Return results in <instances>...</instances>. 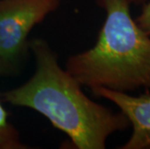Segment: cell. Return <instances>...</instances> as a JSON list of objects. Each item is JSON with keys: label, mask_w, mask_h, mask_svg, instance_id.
<instances>
[{"label": "cell", "mask_w": 150, "mask_h": 149, "mask_svg": "<svg viewBox=\"0 0 150 149\" xmlns=\"http://www.w3.org/2000/svg\"><path fill=\"white\" fill-rule=\"evenodd\" d=\"M98 98L110 101L119 109L132 126V135L120 149H150V90L139 96L105 87L93 88Z\"/></svg>", "instance_id": "277c9868"}, {"label": "cell", "mask_w": 150, "mask_h": 149, "mask_svg": "<svg viewBox=\"0 0 150 149\" xmlns=\"http://www.w3.org/2000/svg\"><path fill=\"white\" fill-rule=\"evenodd\" d=\"M29 50L35 60L34 74L20 86L3 92L4 102L42 114L76 149H104L111 135L129 128V120L121 112L86 96L75 78L60 67L46 40H30Z\"/></svg>", "instance_id": "6da1fadb"}, {"label": "cell", "mask_w": 150, "mask_h": 149, "mask_svg": "<svg viewBox=\"0 0 150 149\" xmlns=\"http://www.w3.org/2000/svg\"><path fill=\"white\" fill-rule=\"evenodd\" d=\"M62 0H0V77L20 71L33 28L59 8Z\"/></svg>", "instance_id": "3957f363"}, {"label": "cell", "mask_w": 150, "mask_h": 149, "mask_svg": "<svg viewBox=\"0 0 150 149\" xmlns=\"http://www.w3.org/2000/svg\"><path fill=\"white\" fill-rule=\"evenodd\" d=\"M140 7V12L137 16L135 20L139 26L150 36V0L143 3Z\"/></svg>", "instance_id": "8992f818"}, {"label": "cell", "mask_w": 150, "mask_h": 149, "mask_svg": "<svg viewBox=\"0 0 150 149\" xmlns=\"http://www.w3.org/2000/svg\"><path fill=\"white\" fill-rule=\"evenodd\" d=\"M106 20L95 45L71 55L65 70L81 86L119 92L150 90V36L131 16L126 0H96Z\"/></svg>", "instance_id": "7a4b0ae2"}, {"label": "cell", "mask_w": 150, "mask_h": 149, "mask_svg": "<svg viewBox=\"0 0 150 149\" xmlns=\"http://www.w3.org/2000/svg\"><path fill=\"white\" fill-rule=\"evenodd\" d=\"M20 133L9 119V113L0 100V149H27Z\"/></svg>", "instance_id": "5b68a950"}, {"label": "cell", "mask_w": 150, "mask_h": 149, "mask_svg": "<svg viewBox=\"0 0 150 149\" xmlns=\"http://www.w3.org/2000/svg\"><path fill=\"white\" fill-rule=\"evenodd\" d=\"M129 4L132 6V5H136V6H142L143 3H145L147 0H126Z\"/></svg>", "instance_id": "52a82bcc"}]
</instances>
